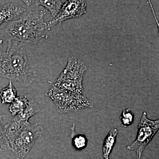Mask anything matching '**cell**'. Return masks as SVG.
Wrapping results in <instances>:
<instances>
[{
  "label": "cell",
  "instance_id": "obj_13",
  "mask_svg": "<svg viewBox=\"0 0 159 159\" xmlns=\"http://www.w3.org/2000/svg\"><path fill=\"white\" fill-rule=\"evenodd\" d=\"M29 100L26 96H19L11 103L9 107V111L12 116H17L21 113L27 107Z\"/></svg>",
  "mask_w": 159,
  "mask_h": 159
},
{
  "label": "cell",
  "instance_id": "obj_8",
  "mask_svg": "<svg viewBox=\"0 0 159 159\" xmlns=\"http://www.w3.org/2000/svg\"><path fill=\"white\" fill-rule=\"evenodd\" d=\"M26 9L15 3L6 4L0 7V25L3 23L10 22L24 14Z\"/></svg>",
  "mask_w": 159,
  "mask_h": 159
},
{
  "label": "cell",
  "instance_id": "obj_12",
  "mask_svg": "<svg viewBox=\"0 0 159 159\" xmlns=\"http://www.w3.org/2000/svg\"><path fill=\"white\" fill-rule=\"evenodd\" d=\"M17 97V90L11 80L9 81L7 86L0 91V98L2 104L12 103Z\"/></svg>",
  "mask_w": 159,
  "mask_h": 159
},
{
  "label": "cell",
  "instance_id": "obj_1",
  "mask_svg": "<svg viewBox=\"0 0 159 159\" xmlns=\"http://www.w3.org/2000/svg\"><path fill=\"white\" fill-rule=\"evenodd\" d=\"M48 12L47 10H34L23 14L19 19L0 28V39L3 41H14L26 45L48 38V30L44 18Z\"/></svg>",
  "mask_w": 159,
  "mask_h": 159
},
{
  "label": "cell",
  "instance_id": "obj_11",
  "mask_svg": "<svg viewBox=\"0 0 159 159\" xmlns=\"http://www.w3.org/2000/svg\"><path fill=\"white\" fill-rule=\"evenodd\" d=\"M36 6H42L47 11L51 13L52 18L55 17L58 14L66 1H34Z\"/></svg>",
  "mask_w": 159,
  "mask_h": 159
},
{
  "label": "cell",
  "instance_id": "obj_14",
  "mask_svg": "<svg viewBox=\"0 0 159 159\" xmlns=\"http://www.w3.org/2000/svg\"><path fill=\"white\" fill-rule=\"evenodd\" d=\"M119 118L122 126L127 128L133 123L134 115L130 108H126L122 111Z\"/></svg>",
  "mask_w": 159,
  "mask_h": 159
},
{
  "label": "cell",
  "instance_id": "obj_9",
  "mask_svg": "<svg viewBox=\"0 0 159 159\" xmlns=\"http://www.w3.org/2000/svg\"><path fill=\"white\" fill-rule=\"evenodd\" d=\"M119 131L116 128H113L106 137L102 145V156L104 159H109L111 152L116 140Z\"/></svg>",
  "mask_w": 159,
  "mask_h": 159
},
{
  "label": "cell",
  "instance_id": "obj_7",
  "mask_svg": "<svg viewBox=\"0 0 159 159\" xmlns=\"http://www.w3.org/2000/svg\"><path fill=\"white\" fill-rule=\"evenodd\" d=\"M85 1H66L57 16L47 23L48 30L49 31L53 26L61 25L66 20L80 18L87 13Z\"/></svg>",
  "mask_w": 159,
  "mask_h": 159
},
{
  "label": "cell",
  "instance_id": "obj_2",
  "mask_svg": "<svg viewBox=\"0 0 159 159\" xmlns=\"http://www.w3.org/2000/svg\"><path fill=\"white\" fill-rule=\"evenodd\" d=\"M6 49L0 50V77L30 85L37 76L31 67L25 45L7 40Z\"/></svg>",
  "mask_w": 159,
  "mask_h": 159
},
{
  "label": "cell",
  "instance_id": "obj_15",
  "mask_svg": "<svg viewBox=\"0 0 159 159\" xmlns=\"http://www.w3.org/2000/svg\"><path fill=\"white\" fill-rule=\"evenodd\" d=\"M72 145L77 150H82L87 146V139L84 135H77L72 139Z\"/></svg>",
  "mask_w": 159,
  "mask_h": 159
},
{
  "label": "cell",
  "instance_id": "obj_10",
  "mask_svg": "<svg viewBox=\"0 0 159 159\" xmlns=\"http://www.w3.org/2000/svg\"><path fill=\"white\" fill-rule=\"evenodd\" d=\"M40 110L39 106L37 102L33 99H30L27 107L21 113L14 117L20 121L29 122L30 118L37 114Z\"/></svg>",
  "mask_w": 159,
  "mask_h": 159
},
{
  "label": "cell",
  "instance_id": "obj_6",
  "mask_svg": "<svg viewBox=\"0 0 159 159\" xmlns=\"http://www.w3.org/2000/svg\"><path fill=\"white\" fill-rule=\"evenodd\" d=\"M146 112L142 113L138 125L135 140L127 146V149L136 153L137 159H141L143 152L159 130V120H151Z\"/></svg>",
  "mask_w": 159,
  "mask_h": 159
},
{
  "label": "cell",
  "instance_id": "obj_16",
  "mask_svg": "<svg viewBox=\"0 0 159 159\" xmlns=\"http://www.w3.org/2000/svg\"><path fill=\"white\" fill-rule=\"evenodd\" d=\"M5 126L4 123L0 124V152L10 150L6 137Z\"/></svg>",
  "mask_w": 159,
  "mask_h": 159
},
{
  "label": "cell",
  "instance_id": "obj_17",
  "mask_svg": "<svg viewBox=\"0 0 159 159\" xmlns=\"http://www.w3.org/2000/svg\"><path fill=\"white\" fill-rule=\"evenodd\" d=\"M24 3H25V4L27 5V6H30L31 4H32V2H33V1H23Z\"/></svg>",
  "mask_w": 159,
  "mask_h": 159
},
{
  "label": "cell",
  "instance_id": "obj_18",
  "mask_svg": "<svg viewBox=\"0 0 159 159\" xmlns=\"http://www.w3.org/2000/svg\"><path fill=\"white\" fill-rule=\"evenodd\" d=\"M3 42L4 41H3V40L0 39V45H2L3 43Z\"/></svg>",
  "mask_w": 159,
  "mask_h": 159
},
{
  "label": "cell",
  "instance_id": "obj_4",
  "mask_svg": "<svg viewBox=\"0 0 159 159\" xmlns=\"http://www.w3.org/2000/svg\"><path fill=\"white\" fill-rule=\"evenodd\" d=\"M87 67L81 60L69 57L67 64L54 83V86L62 90L83 94V79Z\"/></svg>",
  "mask_w": 159,
  "mask_h": 159
},
{
  "label": "cell",
  "instance_id": "obj_5",
  "mask_svg": "<svg viewBox=\"0 0 159 159\" xmlns=\"http://www.w3.org/2000/svg\"><path fill=\"white\" fill-rule=\"evenodd\" d=\"M47 96L53 100L61 114L73 112L93 107V102L83 94L62 90L54 86L48 91Z\"/></svg>",
  "mask_w": 159,
  "mask_h": 159
},
{
  "label": "cell",
  "instance_id": "obj_3",
  "mask_svg": "<svg viewBox=\"0 0 159 159\" xmlns=\"http://www.w3.org/2000/svg\"><path fill=\"white\" fill-rule=\"evenodd\" d=\"M5 133L10 150L16 157H25L42 136L43 128L38 124L18 120L12 116L5 126Z\"/></svg>",
  "mask_w": 159,
  "mask_h": 159
}]
</instances>
